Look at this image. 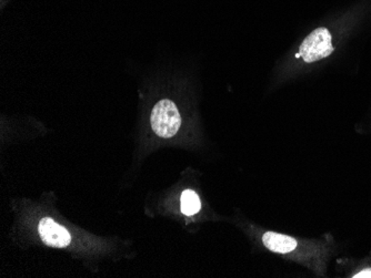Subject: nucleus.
<instances>
[{
    "mask_svg": "<svg viewBox=\"0 0 371 278\" xmlns=\"http://www.w3.org/2000/svg\"><path fill=\"white\" fill-rule=\"evenodd\" d=\"M154 132L160 138L175 137L181 129V116L175 102L163 99L156 103L150 116Z\"/></svg>",
    "mask_w": 371,
    "mask_h": 278,
    "instance_id": "f257e3e1",
    "label": "nucleus"
},
{
    "mask_svg": "<svg viewBox=\"0 0 371 278\" xmlns=\"http://www.w3.org/2000/svg\"><path fill=\"white\" fill-rule=\"evenodd\" d=\"M333 50V36L330 31L327 28H317L300 44L299 53L297 57H302L307 64H313L327 58Z\"/></svg>",
    "mask_w": 371,
    "mask_h": 278,
    "instance_id": "f03ea898",
    "label": "nucleus"
},
{
    "mask_svg": "<svg viewBox=\"0 0 371 278\" xmlns=\"http://www.w3.org/2000/svg\"><path fill=\"white\" fill-rule=\"evenodd\" d=\"M38 232L42 242L51 247H66L72 241L69 232L50 218H44L40 220Z\"/></svg>",
    "mask_w": 371,
    "mask_h": 278,
    "instance_id": "7ed1b4c3",
    "label": "nucleus"
},
{
    "mask_svg": "<svg viewBox=\"0 0 371 278\" xmlns=\"http://www.w3.org/2000/svg\"><path fill=\"white\" fill-rule=\"evenodd\" d=\"M263 243L269 251L281 254V255H287L291 252L297 251V248L299 246V243L294 237L278 234L274 232L265 233L263 236Z\"/></svg>",
    "mask_w": 371,
    "mask_h": 278,
    "instance_id": "20e7f679",
    "label": "nucleus"
},
{
    "mask_svg": "<svg viewBox=\"0 0 371 278\" xmlns=\"http://www.w3.org/2000/svg\"><path fill=\"white\" fill-rule=\"evenodd\" d=\"M181 212L186 215L196 214L201 209L199 196L194 191L187 190L183 193L181 198Z\"/></svg>",
    "mask_w": 371,
    "mask_h": 278,
    "instance_id": "39448f33",
    "label": "nucleus"
},
{
    "mask_svg": "<svg viewBox=\"0 0 371 278\" xmlns=\"http://www.w3.org/2000/svg\"><path fill=\"white\" fill-rule=\"evenodd\" d=\"M352 277H355V278L371 277V270H361V272H359V273L356 274L355 276H352Z\"/></svg>",
    "mask_w": 371,
    "mask_h": 278,
    "instance_id": "423d86ee",
    "label": "nucleus"
}]
</instances>
